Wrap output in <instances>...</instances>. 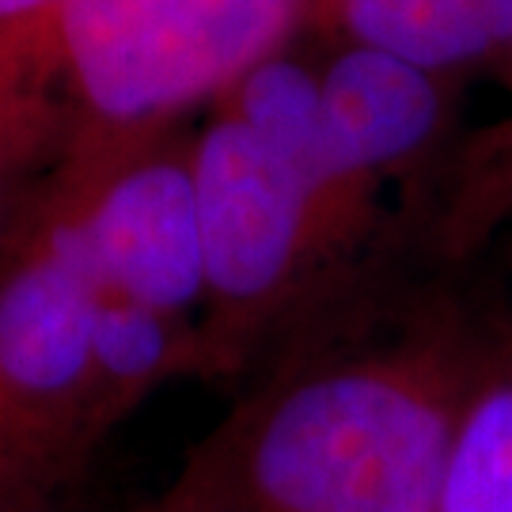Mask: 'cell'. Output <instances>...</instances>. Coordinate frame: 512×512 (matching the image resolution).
Listing matches in <instances>:
<instances>
[{
	"instance_id": "6da1fadb",
	"label": "cell",
	"mask_w": 512,
	"mask_h": 512,
	"mask_svg": "<svg viewBox=\"0 0 512 512\" xmlns=\"http://www.w3.org/2000/svg\"><path fill=\"white\" fill-rule=\"evenodd\" d=\"M509 353L452 319L243 395L145 512H440L467 406Z\"/></svg>"
},
{
	"instance_id": "7a4b0ae2",
	"label": "cell",
	"mask_w": 512,
	"mask_h": 512,
	"mask_svg": "<svg viewBox=\"0 0 512 512\" xmlns=\"http://www.w3.org/2000/svg\"><path fill=\"white\" fill-rule=\"evenodd\" d=\"M57 16L88 110L137 126L239 84L289 31L296 0H69Z\"/></svg>"
},
{
	"instance_id": "3957f363",
	"label": "cell",
	"mask_w": 512,
	"mask_h": 512,
	"mask_svg": "<svg viewBox=\"0 0 512 512\" xmlns=\"http://www.w3.org/2000/svg\"><path fill=\"white\" fill-rule=\"evenodd\" d=\"M186 164L209 300L243 315L274 304L334 228L323 198L236 114L209 122Z\"/></svg>"
},
{
	"instance_id": "277c9868",
	"label": "cell",
	"mask_w": 512,
	"mask_h": 512,
	"mask_svg": "<svg viewBox=\"0 0 512 512\" xmlns=\"http://www.w3.org/2000/svg\"><path fill=\"white\" fill-rule=\"evenodd\" d=\"M114 296L183 319L209 300L194 179L186 160L103 171L61 205Z\"/></svg>"
},
{
	"instance_id": "5b68a950",
	"label": "cell",
	"mask_w": 512,
	"mask_h": 512,
	"mask_svg": "<svg viewBox=\"0 0 512 512\" xmlns=\"http://www.w3.org/2000/svg\"><path fill=\"white\" fill-rule=\"evenodd\" d=\"M444 122L448 84L387 50L353 42L319 76V164L346 205L425 156Z\"/></svg>"
},
{
	"instance_id": "8992f818",
	"label": "cell",
	"mask_w": 512,
	"mask_h": 512,
	"mask_svg": "<svg viewBox=\"0 0 512 512\" xmlns=\"http://www.w3.org/2000/svg\"><path fill=\"white\" fill-rule=\"evenodd\" d=\"M346 31L361 46L414 61L425 73H512V0H342Z\"/></svg>"
},
{
	"instance_id": "52a82bcc",
	"label": "cell",
	"mask_w": 512,
	"mask_h": 512,
	"mask_svg": "<svg viewBox=\"0 0 512 512\" xmlns=\"http://www.w3.org/2000/svg\"><path fill=\"white\" fill-rule=\"evenodd\" d=\"M232 114L308 179L338 224L342 198L330 190L319 164V76L285 57H266L236 84Z\"/></svg>"
},
{
	"instance_id": "ba28073f",
	"label": "cell",
	"mask_w": 512,
	"mask_h": 512,
	"mask_svg": "<svg viewBox=\"0 0 512 512\" xmlns=\"http://www.w3.org/2000/svg\"><path fill=\"white\" fill-rule=\"evenodd\" d=\"M440 512H512V346L467 406Z\"/></svg>"
},
{
	"instance_id": "9c48e42d",
	"label": "cell",
	"mask_w": 512,
	"mask_h": 512,
	"mask_svg": "<svg viewBox=\"0 0 512 512\" xmlns=\"http://www.w3.org/2000/svg\"><path fill=\"white\" fill-rule=\"evenodd\" d=\"M490 190H497L501 209L512 213V126L505 129V137L497 141L490 156Z\"/></svg>"
},
{
	"instance_id": "30bf717a",
	"label": "cell",
	"mask_w": 512,
	"mask_h": 512,
	"mask_svg": "<svg viewBox=\"0 0 512 512\" xmlns=\"http://www.w3.org/2000/svg\"><path fill=\"white\" fill-rule=\"evenodd\" d=\"M69 0H0V23H16V19H31L38 12H50V8H65Z\"/></svg>"
},
{
	"instance_id": "8fae6325",
	"label": "cell",
	"mask_w": 512,
	"mask_h": 512,
	"mask_svg": "<svg viewBox=\"0 0 512 512\" xmlns=\"http://www.w3.org/2000/svg\"><path fill=\"white\" fill-rule=\"evenodd\" d=\"M8 232V148L0 141V239Z\"/></svg>"
},
{
	"instance_id": "7c38bea8",
	"label": "cell",
	"mask_w": 512,
	"mask_h": 512,
	"mask_svg": "<svg viewBox=\"0 0 512 512\" xmlns=\"http://www.w3.org/2000/svg\"><path fill=\"white\" fill-rule=\"evenodd\" d=\"M42 512H65V505H57V509H42Z\"/></svg>"
}]
</instances>
